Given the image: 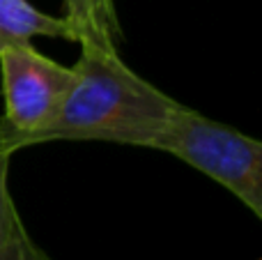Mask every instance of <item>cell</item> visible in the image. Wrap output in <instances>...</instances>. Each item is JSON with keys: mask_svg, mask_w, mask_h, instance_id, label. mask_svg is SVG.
<instances>
[{"mask_svg": "<svg viewBox=\"0 0 262 260\" xmlns=\"http://www.w3.org/2000/svg\"><path fill=\"white\" fill-rule=\"evenodd\" d=\"M64 21L74 32V41L97 39L118 44L122 39L118 12L113 0H62Z\"/></svg>", "mask_w": 262, "mask_h": 260, "instance_id": "cell-5", "label": "cell"}, {"mask_svg": "<svg viewBox=\"0 0 262 260\" xmlns=\"http://www.w3.org/2000/svg\"><path fill=\"white\" fill-rule=\"evenodd\" d=\"M32 37H60L74 41V32L64 16L46 14L28 0H0V49L30 41Z\"/></svg>", "mask_w": 262, "mask_h": 260, "instance_id": "cell-4", "label": "cell"}, {"mask_svg": "<svg viewBox=\"0 0 262 260\" xmlns=\"http://www.w3.org/2000/svg\"><path fill=\"white\" fill-rule=\"evenodd\" d=\"M152 150L182 159L226 187L255 216H262V143L258 138L177 104Z\"/></svg>", "mask_w": 262, "mask_h": 260, "instance_id": "cell-2", "label": "cell"}, {"mask_svg": "<svg viewBox=\"0 0 262 260\" xmlns=\"http://www.w3.org/2000/svg\"><path fill=\"white\" fill-rule=\"evenodd\" d=\"M0 260H51L49 253L30 237L26 226H18L9 237L0 242Z\"/></svg>", "mask_w": 262, "mask_h": 260, "instance_id": "cell-7", "label": "cell"}, {"mask_svg": "<svg viewBox=\"0 0 262 260\" xmlns=\"http://www.w3.org/2000/svg\"><path fill=\"white\" fill-rule=\"evenodd\" d=\"M14 150L9 145L7 136H5L3 122H0V242L5 237L14 233L18 226L23 224L21 216H18V210L14 205V198L9 193V159H12Z\"/></svg>", "mask_w": 262, "mask_h": 260, "instance_id": "cell-6", "label": "cell"}, {"mask_svg": "<svg viewBox=\"0 0 262 260\" xmlns=\"http://www.w3.org/2000/svg\"><path fill=\"white\" fill-rule=\"evenodd\" d=\"M72 67L46 58L30 41L0 49L5 113L0 115L12 150H23L51 122L72 85Z\"/></svg>", "mask_w": 262, "mask_h": 260, "instance_id": "cell-3", "label": "cell"}, {"mask_svg": "<svg viewBox=\"0 0 262 260\" xmlns=\"http://www.w3.org/2000/svg\"><path fill=\"white\" fill-rule=\"evenodd\" d=\"M78 46L72 85L32 145L106 141L152 150L180 101L129 69L118 55V44L81 39Z\"/></svg>", "mask_w": 262, "mask_h": 260, "instance_id": "cell-1", "label": "cell"}]
</instances>
